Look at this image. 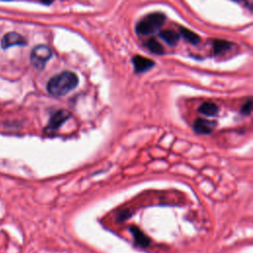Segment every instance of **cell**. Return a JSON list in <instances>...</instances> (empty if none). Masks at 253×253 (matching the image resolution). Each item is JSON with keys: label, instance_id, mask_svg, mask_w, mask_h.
<instances>
[{"label": "cell", "instance_id": "1", "mask_svg": "<svg viewBox=\"0 0 253 253\" xmlns=\"http://www.w3.org/2000/svg\"><path fill=\"white\" fill-rule=\"evenodd\" d=\"M77 84L78 77L76 74L70 71H64L51 78L48 83L47 89L53 96L61 97L66 95L74 88H76Z\"/></svg>", "mask_w": 253, "mask_h": 253}, {"label": "cell", "instance_id": "2", "mask_svg": "<svg viewBox=\"0 0 253 253\" xmlns=\"http://www.w3.org/2000/svg\"><path fill=\"white\" fill-rule=\"evenodd\" d=\"M165 16L161 13H152L143 18L136 27V31L140 35H150L157 32L163 25Z\"/></svg>", "mask_w": 253, "mask_h": 253}, {"label": "cell", "instance_id": "3", "mask_svg": "<svg viewBox=\"0 0 253 253\" xmlns=\"http://www.w3.org/2000/svg\"><path fill=\"white\" fill-rule=\"evenodd\" d=\"M52 58V50L47 46H38L31 54V62L38 69H43L46 63Z\"/></svg>", "mask_w": 253, "mask_h": 253}, {"label": "cell", "instance_id": "4", "mask_svg": "<svg viewBox=\"0 0 253 253\" xmlns=\"http://www.w3.org/2000/svg\"><path fill=\"white\" fill-rule=\"evenodd\" d=\"M71 114L66 111V110H60L57 113H55L51 119L50 122L48 124V126H46L45 131L47 133H55L57 132L61 126L63 125L64 122H66L69 118H70Z\"/></svg>", "mask_w": 253, "mask_h": 253}, {"label": "cell", "instance_id": "5", "mask_svg": "<svg viewBox=\"0 0 253 253\" xmlns=\"http://www.w3.org/2000/svg\"><path fill=\"white\" fill-rule=\"evenodd\" d=\"M216 126L217 122L199 118L194 123V131L199 135H209L216 129Z\"/></svg>", "mask_w": 253, "mask_h": 253}, {"label": "cell", "instance_id": "6", "mask_svg": "<svg viewBox=\"0 0 253 253\" xmlns=\"http://www.w3.org/2000/svg\"><path fill=\"white\" fill-rule=\"evenodd\" d=\"M26 44V40L21 35L14 32L6 34L1 42V46L3 49H8L13 46H23Z\"/></svg>", "mask_w": 253, "mask_h": 253}, {"label": "cell", "instance_id": "7", "mask_svg": "<svg viewBox=\"0 0 253 253\" xmlns=\"http://www.w3.org/2000/svg\"><path fill=\"white\" fill-rule=\"evenodd\" d=\"M133 64L137 72H145L149 68H151L154 63L149 59H147L141 56H136L133 58Z\"/></svg>", "mask_w": 253, "mask_h": 253}, {"label": "cell", "instance_id": "8", "mask_svg": "<svg viewBox=\"0 0 253 253\" xmlns=\"http://www.w3.org/2000/svg\"><path fill=\"white\" fill-rule=\"evenodd\" d=\"M134 238H135V242L138 246H141V247H148L150 243V240L149 238L137 227H132L130 229Z\"/></svg>", "mask_w": 253, "mask_h": 253}, {"label": "cell", "instance_id": "9", "mask_svg": "<svg viewBox=\"0 0 253 253\" xmlns=\"http://www.w3.org/2000/svg\"><path fill=\"white\" fill-rule=\"evenodd\" d=\"M159 37L169 46H175L178 43L180 35L172 30H165L159 33Z\"/></svg>", "mask_w": 253, "mask_h": 253}, {"label": "cell", "instance_id": "10", "mask_svg": "<svg viewBox=\"0 0 253 253\" xmlns=\"http://www.w3.org/2000/svg\"><path fill=\"white\" fill-rule=\"evenodd\" d=\"M219 111H220V109H219L218 105L213 102H205L199 107V112L208 117L217 116Z\"/></svg>", "mask_w": 253, "mask_h": 253}, {"label": "cell", "instance_id": "11", "mask_svg": "<svg viewBox=\"0 0 253 253\" xmlns=\"http://www.w3.org/2000/svg\"><path fill=\"white\" fill-rule=\"evenodd\" d=\"M180 34L183 36L184 39H186L191 44H198L200 42L199 36L196 35L194 32L186 29V28H180Z\"/></svg>", "mask_w": 253, "mask_h": 253}, {"label": "cell", "instance_id": "12", "mask_svg": "<svg viewBox=\"0 0 253 253\" xmlns=\"http://www.w3.org/2000/svg\"><path fill=\"white\" fill-rule=\"evenodd\" d=\"M148 48L149 49V51H151L154 54H163V48L162 46L158 43L157 41H155L154 39H151L148 41V43L147 44Z\"/></svg>", "mask_w": 253, "mask_h": 253}, {"label": "cell", "instance_id": "13", "mask_svg": "<svg viewBox=\"0 0 253 253\" xmlns=\"http://www.w3.org/2000/svg\"><path fill=\"white\" fill-rule=\"evenodd\" d=\"M214 48H215V51L216 53H222L226 50H228L230 48V44L228 43V42H225V41H216L215 44H214Z\"/></svg>", "mask_w": 253, "mask_h": 253}, {"label": "cell", "instance_id": "14", "mask_svg": "<svg viewBox=\"0 0 253 253\" xmlns=\"http://www.w3.org/2000/svg\"><path fill=\"white\" fill-rule=\"evenodd\" d=\"M251 109H252V103L251 100H248L242 107L241 112L243 115H249L251 113Z\"/></svg>", "mask_w": 253, "mask_h": 253}, {"label": "cell", "instance_id": "15", "mask_svg": "<svg viewBox=\"0 0 253 253\" xmlns=\"http://www.w3.org/2000/svg\"><path fill=\"white\" fill-rule=\"evenodd\" d=\"M244 1H245V3H247V6H248V8L249 9H251L252 8V0H244Z\"/></svg>", "mask_w": 253, "mask_h": 253}, {"label": "cell", "instance_id": "16", "mask_svg": "<svg viewBox=\"0 0 253 253\" xmlns=\"http://www.w3.org/2000/svg\"><path fill=\"white\" fill-rule=\"evenodd\" d=\"M40 1L45 3V4H50V3H52L54 1V0H40Z\"/></svg>", "mask_w": 253, "mask_h": 253}, {"label": "cell", "instance_id": "17", "mask_svg": "<svg viewBox=\"0 0 253 253\" xmlns=\"http://www.w3.org/2000/svg\"><path fill=\"white\" fill-rule=\"evenodd\" d=\"M234 1H241V0H234Z\"/></svg>", "mask_w": 253, "mask_h": 253}]
</instances>
